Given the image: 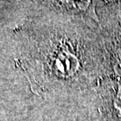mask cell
Instances as JSON below:
<instances>
[{
    "instance_id": "1",
    "label": "cell",
    "mask_w": 121,
    "mask_h": 121,
    "mask_svg": "<svg viewBox=\"0 0 121 121\" xmlns=\"http://www.w3.org/2000/svg\"><path fill=\"white\" fill-rule=\"evenodd\" d=\"M56 68L61 76H71L78 68V61L73 55L69 53H63L58 57Z\"/></svg>"
},
{
    "instance_id": "2",
    "label": "cell",
    "mask_w": 121,
    "mask_h": 121,
    "mask_svg": "<svg viewBox=\"0 0 121 121\" xmlns=\"http://www.w3.org/2000/svg\"><path fill=\"white\" fill-rule=\"evenodd\" d=\"M119 104L120 105V109H121V92L119 94Z\"/></svg>"
}]
</instances>
